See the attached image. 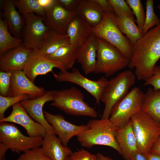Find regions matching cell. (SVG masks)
<instances>
[{
    "instance_id": "6da1fadb",
    "label": "cell",
    "mask_w": 160,
    "mask_h": 160,
    "mask_svg": "<svg viewBox=\"0 0 160 160\" xmlns=\"http://www.w3.org/2000/svg\"><path fill=\"white\" fill-rule=\"evenodd\" d=\"M160 58V23L143 34L133 47L128 67L135 69L138 80L145 81L152 76L154 67Z\"/></svg>"
},
{
    "instance_id": "7a4b0ae2",
    "label": "cell",
    "mask_w": 160,
    "mask_h": 160,
    "mask_svg": "<svg viewBox=\"0 0 160 160\" xmlns=\"http://www.w3.org/2000/svg\"><path fill=\"white\" fill-rule=\"evenodd\" d=\"M89 128L77 136L81 146L89 148L95 145L108 146L122 155L121 151L115 139V133L117 129L107 119H93L88 121Z\"/></svg>"
},
{
    "instance_id": "3957f363",
    "label": "cell",
    "mask_w": 160,
    "mask_h": 160,
    "mask_svg": "<svg viewBox=\"0 0 160 160\" xmlns=\"http://www.w3.org/2000/svg\"><path fill=\"white\" fill-rule=\"evenodd\" d=\"M49 91L53 97L51 105L72 115L97 117L96 110L84 101L83 93L76 87Z\"/></svg>"
},
{
    "instance_id": "277c9868",
    "label": "cell",
    "mask_w": 160,
    "mask_h": 160,
    "mask_svg": "<svg viewBox=\"0 0 160 160\" xmlns=\"http://www.w3.org/2000/svg\"><path fill=\"white\" fill-rule=\"evenodd\" d=\"M91 29L92 34L115 47L130 60L133 47L118 28L113 12H104L102 21L97 25L92 27Z\"/></svg>"
},
{
    "instance_id": "5b68a950",
    "label": "cell",
    "mask_w": 160,
    "mask_h": 160,
    "mask_svg": "<svg viewBox=\"0 0 160 160\" xmlns=\"http://www.w3.org/2000/svg\"><path fill=\"white\" fill-rule=\"evenodd\" d=\"M139 151L146 156L160 136V123L140 111L130 120Z\"/></svg>"
},
{
    "instance_id": "8992f818",
    "label": "cell",
    "mask_w": 160,
    "mask_h": 160,
    "mask_svg": "<svg viewBox=\"0 0 160 160\" xmlns=\"http://www.w3.org/2000/svg\"><path fill=\"white\" fill-rule=\"evenodd\" d=\"M136 76L129 70L122 71L108 80L102 93L100 100L105 105L101 119H109L115 104L128 93L134 84Z\"/></svg>"
},
{
    "instance_id": "52a82bcc",
    "label": "cell",
    "mask_w": 160,
    "mask_h": 160,
    "mask_svg": "<svg viewBox=\"0 0 160 160\" xmlns=\"http://www.w3.org/2000/svg\"><path fill=\"white\" fill-rule=\"evenodd\" d=\"M97 38V60L94 73H103L109 77L128 66L130 60L113 45Z\"/></svg>"
},
{
    "instance_id": "ba28073f",
    "label": "cell",
    "mask_w": 160,
    "mask_h": 160,
    "mask_svg": "<svg viewBox=\"0 0 160 160\" xmlns=\"http://www.w3.org/2000/svg\"><path fill=\"white\" fill-rule=\"evenodd\" d=\"M145 94L138 87H134L112 108L109 118L118 129L123 127L131 116L142 110Z\"/></svg>"
},
{
    "instance_id": "9c48e42d",
    "label": "cell",
    "mask_w": 160,
    "mask_h": 160,
    "mask_svg": "<svg viewBox=\"0 0 160 160\" xmlns=\"http://www.w3.org/2000/svg\"><path fill=\"white\" fill-rule=\"evenodd\" d=\"M43 137H33L23 135L12 123L0 122V144L7 149L20 153L41 146Z\"/></svg>"
},
{
    "instance_id": "30bf717a",
    "label": "cell",
    "mask_w": 160,
    "mask_h": 160,
    "mask_svg": "<svg viewBox=\"0 0 160 160\" xmlns=\"http://www.w3.org/2000/svg\"><path fill=\"white\" fill-rule=\"evenodd\" d=\"M55 79L59 82H68L76 84L82 87L95 98L98 105L101 96L108 80L102 77L97 81H93L83 76L79 70L73 68L69 72L67 70H60L57 74L53 73Z\"/></svg>"
},
{
    "instance_id": "8fae6325",
    "label": "cell",
    "mask_w": 160,
    "mask_h": 160,
    "mask_svg": "<svg viewBox=\"0 0 160 160\" xmlns=\"http://www.w3.org/2000/svg\"><path fill=\"white\" fill-rule=\"evenodd\" d=\"M23 17L25 25L22 33L23 44L33 50L38 49L49 28L45 23V18L43 17L32 13Z\"/></svg>"
},
{
    "instance_id": "7c38bea8",
    "label": "cell",
    "mask_w": 160,
    "mask_h": 160,
    "mask_svg": "<svg viewBox=\"0 0 160 160\" xmlns=\"http://www.w3.org/2000/svg\"><path fill=\"white\" fill-rule=\"evenodd\" d=\"M43 113L46 119L52 126L64 146H67L72 137L77 136L89 128L87 125H77L71 124L60 114H53L45 111H44Z\"/></svg>"
},
{
    "instance_id": "4fadbf2b",
    "label": "cell",
    "mask_w": 160,
    "mask_h": 160,
    "mask_svg": "<svg viewBox=\"0 0 160 160\" xmlns=\"http://www.w3.org/2000/svg\"><path fill=\"white\" fill-rule=\"evenodd\" d=\"M12 111L8 116L0 119V122L15 123L23 127L28 136L43 137L47 134L42 126L35 121L28 115L20 102L12 106Z\"/></svg>"
},
{
    "instance_id": "5bb4252c",
    "label": "cell",
    "mask_w": 160,
    "mask_h": 160,
    "mask_svg": "<svg viewBox=\"0 0 160 160\" xmlns=\"http://www.w3.org/2000/svg\"><path fill=\"white\" fill-rule=\"evenodd\" d=\"M12 75L9 96L27 95L28 99L36 98L45 93L44 89L36 86L27 77L23 71H11Z\"/></svg>"
},
{
    "instance_id": "9a60e30c",
    "label": "cell",
    "mask_w": 160,
    "mask_h": 160,
    "mask_svg": "<svg viewBox=\"0 0 160 160\" xmlns=\"http://www.w3.org/2000/svg\"><path fill=\"white\" fill-rule=\"evenodd\" d=\"M54 68L65 70L63 65L60 63L49 59L34 50L23 71L29 80L34 84L37 76L52 72Z\"/></svg>"
},
{
    "instance_id": "2e32d148",
    "label": "cell",
    "mask_w": 160,
    "mask_h": 160,
    "mask_svg": "<svg viewBox=\"0 0 160 160\" xmlns=\"http://www.w3.org/2000/svg\"><path fill=\"white\" fill-rule=\"evenodd\" d=\"M52 100V95L48 90L39 97L24 100L20 103L30 116L35 121L42 126L47 134L56 135L52 126L46 119L43 111L44 104Z\"/></svg>"
},
{
    "instance_id": "e0dca14e",
    "label": "cell",
    "mask_w": 160,
    "mask_h": 160,
    "mask_svg": "<svg viewBox=\"0 0 160 160\" xmlns=\"http://www.w3.org/2000/svg\"><path fill=\"white\" fill-rule=\"evenodd\" d=\"M34 52L23 44L0 56V70L3 72L23 71Z\"/></svg>"
},
{
    "instance_id": "ac0fdd59",
    "label": "cell",
    "mask_w": 160,
    "mask_h": 160,
    "mask_svg": "<svg viewBox=\"0 0 160 160\" xmlns=\"http://www.w3.org/2000/svg\"><path fill=\"white\" fill-rule=\"evenodd\" d=\"M44 10V22L48 28L59 33L66 34L68 24L75 12L65 9L58 0H56L51 7Z\"/></svg>"
},
{
    "instance_id": "d6986e66",
    "label": "cell",
    "mask_w": 160,
    "mask_h": 160,
    "mask_svg": "<svg viewBox=\"0 0 160 160\" xmlns=\"http://www.w3.org/2000/svg\"><path fill=\"white\" fill-rule=\"evenodd\" d=\"M97 45V38L92 34L85 43L78 48L76 61L81 65L86 75L94 72L96 62Z\"/></svg>"
},
{
    "instance_id": "ffe728a7",
    "label": "cell",
    "mask_w": 160,
    "mask_h": 160,
    "mask_svg": "<svg viewBox=\"0 0 160 160\" xmlns=\"http://www.w3.org/2000/svg\"><path fill=\"white\" fill-rule=\"evenodd\" d=\"M91 29L92 26L75 14L66 30L70 44L78 48L81 46L92 34Z\"/></svg>"
},
{
    "instance_id": "44dd1931",
    "label": "cell",
    "mask_w": 160,
    "mask_h": 160,
    "mask_svg": "<svg viewBox=\"0 0 160 160\" xmlns=\"http://www.w3.org/2000/svg\"><path fill=\"white\" fill-rule=\"evenodd\" d=\"M115 138L125 160H129L132 155L138 151L130 120L123 127L116 129Z\"/></svg>"
},
{
    "instance_id": "7402d4cb",
    "label": "cell",
    "mask_w": 160,
    "mask_h": 160,
    "mask_svg": "<svg viewBox=\"0 0 160 160\" xmlns=\"http://www.w3.org/2000/svg\"><path fill=\"white\" fill-rule=\"evenodd\" d=\"M75 12L92 27L100 22L105 12L95 0H81Z\"/></svg>"
},
{
    "instance_id": "603a6c76",
    "label": "cell",
    "mask_w": 160,
    "mask_h": 160,
    "mask_svg": "<svg viewBox=\"0 0 160 160\" xmlns=\"http://www.w3.org/2000/svg\"><path fill=\"white\" fill-rule=\"evenodd\" d=\"M56 135L47 134L43 137L41 148L52 160H65L73 152L69 147L63 145Z\"/></svg>"
},
{
    "instance_id": "cb8c5ba5",
    "label": "cell",
    "mask_w": 160,
    "mask_h": 160,
    "mask_svg": "<svg viewBox=\"0 0 160 160\" xmlns=\"http://www.w3.org/2000/svg\"><path fill=\"white\" fill-rule=\"evenodd\" d=\"M66 34H62L49 28L40 47L34 50L45 56L54 53L60 47L69 44Z\"/></svg>"
},
{
    "instance_id": "d4e9b609",
    "label": "cell",
    "mask_w": 160,
    "mask_h": 160,
    "mask_svg": "<svg viewBox=\"0 0 160 160\" xmlns=\"http://www.w3.org/2000/svg\"><path fill=\"white\" fill-rule=\"evenodd\" d=\"M14 0H6L4 15L8 27L16 37L21 38L24 21L16 8Z\"/></svg>"
},
{
    "instance_id": "484cf974",
    "label": "cell",
    "mask_w": 160,
    "mask_h": 160,
    "mask_svg": "<svg viewBox=\"0 0 160 160\" xmlns=\"http://www.w3.org/2000/svg\"><path fill=\"white\" fill-rule=\"evenodd\" d=\"M116 23L121 32L125 34L133 47L143 34L135 23L134 15L116 16Z\"/></svg>"
},
{
    "instance_id": "4316f807",
    "label": "cell",
    "mask_w": 160,
    "mask_h": 160,
    "mask_svg": "<svg viewBox=\"0 0 160 160\" xmlns=\"http://www.w3.org/2000/svg\"><path fill=\"white\" fill-rule=\"evenodd\" d=\"M78 48L68 44L60 47L52 55L45 56L48 59L62 64L65 70L73 68L76 61Z\"/></svg>"
},
{
    "instance_id": "83f0119b",
    "label": "cell",
    "mask_w": 160,
    "mask_h": 160,
    "mask_svg": "<svg viewBox=\"0 0 160 160\" xmlns=\"http://www.w3.org/2000/svg\"><path fill=\"white\" fill-rule=\"evenodd\" d=\"M142 110L160 123V89H148L145 94Z\"/></svg>"
},
{
    "instance_id": "f1b7e54d",
    "label": "cell",
    "mask_w": 160,
    "mask_h": 160,
    "mask_svg": "<svg viewBox=\"0 0 160 160\" xmlns=\"http://www.w3.org/2000/svg\"><path fill=\"white\" fill-rule=\"evenodd\" d=\"M22 39L12 36L8 31L7 23L0 18V56L7 51L23 44Z\"/></svg>"
},
{
    "instance_id": "f546056e",
    "label": "cell",
    "mask_w": 160,
    "mask_h": 160,
    "mask_svg": "<svg viewBox=\"0 0 160 160\" xmlns=\"http://www.w3.org/2000/svg\"><path fill=\"white\" fill-rule=\"evenodd\" d=\"M15 7L19 9L23 17L32 13H36L44 18V9L39 4L37 0H14Z\"/></svg>"
},
{
    "instance_id": "4dcf8cb0",
    "label": "cell",
    "mask_w": 160,
    "mask_h": 160,
    "mask_svg": "<svg viewBox=\"0 0 160 160\" xmlns=\"http://www.w3.org/2000/svg\"><path fill=\"white\" fill-rule=\"evenodd\" d=\"M146 11L144 23L142 29L143 34L149 29L160 23V20L156 15L154 10L153 0H147L146 2Z\"/></svg>"
},
{
    "instance_id": "1f68e13d",
    "label": "cell",
    "mask_w": 160,
    "mask_h": 160,
    "mask_svg": "<svg viewBox=\"0 0 160 160\" xmlns=\"http://www.w3.org/2000/svg\"><path fill=\"white\" fill-rule=\"evenodd\" d=\"M126 1L132 10L136 19L137 25L142 32L145 22V13L140 0H126Z\"/></svg>"
},
{
    "instance_id": "d6a6232c",
    "label": "cell",
    "mask_w": 160,
    "mask_h": 160,
    "mask_svg": "<svg viewBox=\"0 0 160 160\" xmlns=\"http://www.w3.org/2000/svg\"><path fill=\"white\" fill-rule=\"evenodd\" d=\"M26 99L28 98L25 95L15 97L0 95V119L5 117V112L10 106Z\"/></svg>"
},
{
    "instance_id": "836d02e7",
    "label": "cell",
    "mask_w": 160,
    "mask_h": 160,
    "mask_svg": "<svg viewBox=\"0 0 160 160\" xmlns=\"http://www.w3.org/2000/svg\"><path fill=\"white\" fill-rule=\"evenodd\" d=\"M117 17L134 15L132 11L126 1L107 0Z\"/></svg>"
},
{
    "instance_id": "e575fe53",
    "label": "cell",
    "mask_w": 160,
    "mask_h": 160,
    "mask_svg": "<svg viewBox=\"0 0 160 160\" xmlns=\"http://www.w3.org/2000/svg\"><path fill=\"white\" fill-rule=\"evenodd\" d=\"M16 160H52L40 147L28 150L23 153Z\"/></svg>"
},
{
    "instance_id": "d590c367",
    "label": "cell",
    "mask_w": 160,
    "mask_h": 160,
    "mask_svg": "<svg viewBox=\"0 0 160 160\" xmlns=\"http://www.w3.org/2000/svg\"><path fill=\"white\" fill-rule=\"evenodd\" d=\"M11 71H0V94L3 96L9 95L11 84Z\"/></svg>"
},
{
    "instance_id": "8d00e7d4",
    "label": "cell",
    "mask_w": 160,
    "mask_h": 160,
    "mask_svg": "<svg viewBox=\"0 0 160 160\" xmlns=\"http://www.w3.org/2000/svg\"><path fill=\"white\" fill-rule=\"evenodd\" d=\"M145 81L144 85H151L155 90L160 89V65H155L152 76Z\"/></svg>"
},
{
    "instance_id": "74e56055",
    "label": "cell",
    "mask_w": 160,
    "mask_h": 160,
    "mask_svg": "<svg viewBox=\"0 0 160 160\" xmlns=\"http://www.w3.org/2000/svg\"><path fill=\"white\" fill-rule=\"evenodd\" d=\"M91 154L87 150L82 149L73 152L65 160H91Z\"/></svg>"
},
{
    "instance_id": "f35d334b",
    "label": "cell",
    "mask_w": 160,
    "mask_h": 160,
    "mask_svg": "<svg viewBox=\"0 0 160 160\" xmlns=\"http://www.w3.org/2000/svg\"><path fill=\"white\" fill-rule=\"evenodd\" d=\"M61 5L66 10L74 12L81 0H58Z\"/></svg>"
},
{
    "instance_id": "ab89813d",
    "label": "cell",
    "mask_w": 160,
    "mask_h": 160,
    "mask_svg": "<svg viewBox=\"0 0 160 160\" xmlns=\"http://www.w3.org/2000/svg\"><path fill=\"white\" fill-rule=\"evenodd\" d=\"M104 12H113V9L107 0H95Z\"/></svg>"
},
{
    "instance_id": "60d3db41",
    "label": "cell",
    "mask_w": 160,
    "mask_h": 160,
    "mask_svg": "<svg viewBox=\"0 0 160 160\" xmlns=\"http://www.w3.org/2000/svg\"><path fill=\"white\" fill-rule=\"evenodd\" d=\"M40 6L44 10L51 7L56 0H37Z\"/></svg>"
},
{
    "instance_id": "b9f144b4",
    "label": "cell",
    "mask_w": 160,
    "mask_h": 160,
    "mask_svg": "<svg viewBox=\"0 0 160 160\" xmlns=\"http://www.w3.org/2000/svg\"><path fill=\"white\" fill-rule=\"evenodd\" d=\"M129 160H147L146 156L138 151L133 154Z\"/></svg>"
},
{
    "instance_id": "7bdbcfd3",
    "label": "cell",
    "mask_w": 160,
    "mask_h": 160,
    "mask_svg": "<svg viewBox=\"0 0 160 160\" xmlns=\"http://www.w3.org/2000/svg\"><path fill=\"white\" fill-rule=\"evenodd\" d=\"M150 152L160 154V136L154 143Z\"/></svg>"
},
{
    "instance_id": "ee69618b",
    "label": "cell",
    "mask_w": 160,
    "mask_h": 160,
    "mask_svg": "<svg viewBox=\"0 0 160 160\" xmlns=\"http://www.w3.org/2000/svg\"><path fill=\"white\" fill-rule=\"evenodd\" d=\"M147 160H160V154L150 152L147 155Z\"/></svg>"
},
{
    "instance_id": "f6af8a7d",
    "label": "cell",
    "mask_w": 160,
    "mask_h": 160,
    "mask_svg": "<svg viewBox=\"0 0 160 160\" xmlns=\"http://www.w3.org/2000/svg\"><path fill=\"white\" fill-rule=\"evenodd\" d=\"M7 150L3 146L0 144V160H6L5 157Z\"/></svg>"
},
{
    "instance_id": "bcb514c9",
    "label": "cell",
    "mask_w": 160,
    "mask_h": 160,
    "mask_svg": "<svg viewBox=\"0 0 160 160\" xmlns=\"http://www.w3.org/2000/svg\"><path fill=\"white\" fill-rule=\"evenodd\" d=\"M97 160H113L108 157L105 156L99 153L96 155Z\"/></svg>"
},
{
    "instance_id": "7dc6e473",
    "label": "cell",
    "mask_w": 160,
    "mask_h": 160,
    "mask_svg": "<svg viewBox=\"0 0 160 160\" xmlns=\"http://www.w3.org/2000/svg\"><path fill=\"white\" fill-rule=\"evenodd\" d=\"M91 160H97L96 155L92 154L91 157Z\"/></svg>"
},
{
    "instance_id": "c3c4849f",
    "label": "cell",
    "mask_w": 160,
    "mask_h": 160,
    "mask_svg": "<svg viewBox=\"0 0 160 160\" xmlns=\"http://www.w3.org/2000/svg\"><path fill=\"white\" fill-rule=\"evenodd\" d=\"M157 8L159 9H160V2L157 7Z\"/></svg>"
}]
</instances>
